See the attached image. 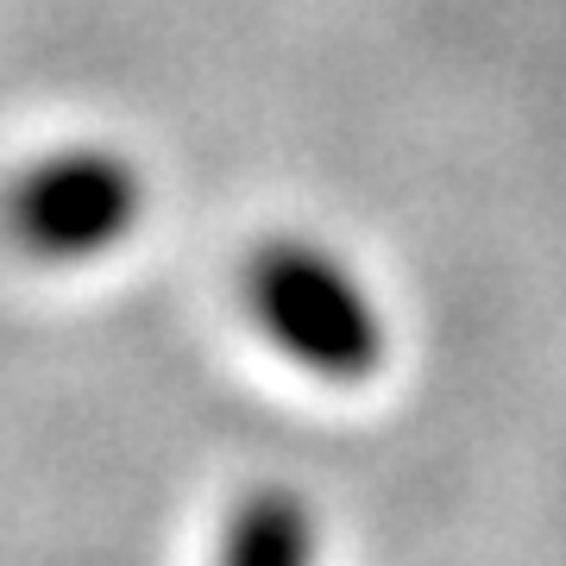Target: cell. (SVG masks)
I'll return each instance as SVG.
<instances>
[{
  "instance_id": "1",
  "label": "cell",
  "mask_w": 566,
  "mask_h": 566,
  "mask_svg": "<svg viewBox=\"0 0 566 566\" xmlns=\"http://www.w3.org/2000/svg\"><path fill=\"white\" fill-rule=\"evenodd\" d=\"M245 308L283 359L315 385H365L390 359L371 283L315 240H264L245 259Z\"/></svg>"
},
{
  "instance_id": "2",
  "label": "cell",
  "mask_w": 566,
  "mask_h": 566,
  "mask_svg": "<svg viewBox=\"0 0 566 566\" xmlns=\"http://www.w3.org/2000/svg\"><path fill=\"white\" fill-rule=\"evenodd\" d=\"M145 202V170L120 145H63L13 177L7 233L44 264H88L139 233Z\"/></svg>"
},
{
  "instance_id": "3",
  "label": "cell",
  "mask_w": 566,
  "mask_h": 566,
  "mask_svg": "<svg viewBox=\"0 0 566 566\" xmlns=\"http://www.w3.org/2000/svg\"><path fill=\"white\" fill-rule=\"evenodd\" d=\"M214 566H322V523L296 485H252L227 510Z\"/></svg>"
}]
</instances>
